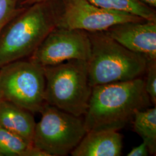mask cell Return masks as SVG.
Returning <instances> with one entry per match:
<instances>
[{"label": "cell", "instance_id": "30bf717a", "mask_svg": "<svg viewBox=\"0 0 156 156\" xmlns=\"http://www.w3.org/2000/svg\"><path fill=\"white\" fill-rule=\"evenodd\" d=\"M123 136L115 130L87 132L71 152L73 156H120L122 154Z\"/></svg>", "mask_w": 156, "mask_h": 156}, {"label": "cell", "instance_id": "7a4b0ae2", "mask_svg": "<svg viewBox=\"0 0 156 156\" xmlns=\"http://www.w3.org/2000/svg\"><path fill=\"white\" fill-rule=\"evenodd\" d=\"M57 22L55 0L26 7L0 33V67L29 57L56 27Z\"/></svg>", "mask_w": 156, "mask_h": 156}, {"label": "cell", "instance_id": "2e32d148", "mask_svg": "<svg viewBox=\"0 0 156 156\" xmlns=\"http://www.w3.org/2000/svg\"><path fill=\"white\" fill-rule=\"evenodd\" d=\"M145 73V90L153 105H156V60L149 62Z\"/></svg>", "mask_w": 156, "mask_h": 156}, {"label": "cell", "instance_id": "ba28073f", "mask_svg": "<svg viewBox=\"0 0 156 156\" xmlns=\"http://www.w3.org/2000/svg\"><path fill=\"white\" fill-rule=\"evenodd\" d=\"M91 43L87 31L56 27L29 57L30 62L42 67L54 66L69 60L87 61Z\"/></svg>", "mask_w": 156, "mask_h": 156}, {"label": "cell", "instance_id": "9c48e42d", "mask_svg": "<svg viewBox=\"0 0 156 156\" xmlns=\"http://www.w3.org/2000/svg\"><path fill=\"white\" fill-rule=\"evenodd\" d=\"M128 50L156 60V22L143 20L117 24L104 31Z\"/></svg>", "mask_w": 156, "mask_h": 156}, {"label": "cell", "instance_id": "44dd1931", "mask_svg": "<svg viewBox=\"0 0 156 156\" xmlns=\"http://www.w3.org/2000/svg\"><path fill=\"white\" fill-rule=\"evenodd\" d=\"M18 1H19V5L20 6L23 2H24L26 0H18Z\"/></svg>", "mask_w": 156, "mask_h": 156}, {"label": "cell", "instance_id": "4fadbf2b", "mask_svg": "<svg viewBox=\"0 0 156 156\" xmlns=\"http://www.w3.org/2000/svg\"><path fill=\"white\" fill-rule=\"evenodd\" d=\"M95 5L112 11L136 15L145 20L156 22L154 9L142 0H89Z\"/></svg>", "mask_w": 156, "mask_h": 156}, {"label": "cell", "instance_id": "9a60e30c", "mask_svg": "<svg viewBox=\"0 0 156 156\" xmlns=\"http://www.w3.org/2000/svg\"><path fill=\"white\" fill-rule=\"evenodd\" d=\"M26 7H20L18 0H0V33Z\"/></svg>", "mask_w": 156, "mask_h": 156}, {"label": "cell", "instance_id": "ac0fdd59", "mask_svg": "<svg viewBox=\"0 0 156 156\" xmlns=\"http://www.w3.org/2000/svg\"><path fill=\"white\" fill-rule=\"evenodd\" d=\"M23 156H50L45 151L41 150L34 145H30L24 152Z\"/></svg>", "mask_w": 156, "mask_h": 156}, {"label": "cell", "instance_id": "7c38bea8", "mask_svg": "<svg viewBox=\"0 0 156 156\" xmlns=\"http://www.w3.org/2000/svg\"><path fill=\"white\" fill-rule=\"evenodd\" d=\"M133 120L134 131L143 139L149 154L156 153V107L137 111Z\"/></svg>", "mask_w": 156, "mask_h": 156}, {"label": "cell", "instance_id": "5bb4252c", "mask_svg": "<svg viewBox=\"0 0 156 156\" xmlns=\"http://www.w3.org/2000/svg\"><path fill=\"white\" fill-rule=\"evenodd\" d=\"M31 145L0 126V153L2 156H23Z\"/></svg>", "mask_w": 156, "mask_h": 156}, {"label": "cell", "instance_id": "3957f363", "mask_svg": "<svg viewBox=\"0 0 156 156\" xmlns=\"http://www.w3.org/2000/svg\"><path fill=\"white\" fill-rule=\"evenodd\" d=\"M91 54L87 60L90 85L131 80L146 73L149 61L128 50L105 31L87 32Z\"/></svg>", "mask_w": 156, "mask_h": 156}, {"label": "cell", "instance_id": "d6986e66", "mask_svg": "<svg viewBox=\"0 0 156 156\" xmlns=\"http://www.w3.org/2000/svg\"><path fill=\"white\" fill-rule=\"evenodd\" d=\"M46 1H48V0H26L24 2H23L22 4L20 6V7H27L28 6L34 4L44 2Z\"/></svg>", "mask_w": 156, "mask_h": 156}, {"label": "cell", "instance_id": "ffe728a7", "mask_svg": "<svg viewBox=\"0 0 156 156\" xmlns=\"http://www.w3.org/2000/svg\"><path fill=\"white\" fill-rule=\"evenodd\" d=\"M142 1L153 8L156 7V0H142Z\"/></svg>", "mask_w": 156, "mask_h": 156}, {"label": "cell", "instance_id": "6da1fadb", "mask_svg": "<svg viewBox=\"0 0 156 156\" xmlns=\"http://www.w3.org/2000/svg\"><path fill=\"white\" fill-rule=\"evenodd\" d=\"M151 105L142 78L95 86L83 116L84 127L87 132L118 131L133 120L136 112Z\"/></svg>", "mask_w": 156, "mask_h": 156}, {"label": "cell", "instance_id": "277c9868", "mask_svg": "<svg viewBox=\"0 0 156 156\" xmlns=\"http://www.w3.org/2000/svg\"><path fill=\"white\" fill-rule=\"evenodd\" d=\"M45 78V102L83 117L87 111L92 91L87 62L69 60L43 67Z\"/></svg>", "mask_w": 156, "mask_h": 156}, {"label": "cell", "instance_id": "52a82bcc", "mask_svg": "<svg viewBox=\"0 0 156 156\" xmlns=\"http://www.w3.org/2000/svg\"><path fill=\"white\" fill-rule=\"evenodd\" d=\"M57 12L56 27L87 32L104 31L117 24L145 19L123 12L95 5L89 0H55Z\"/></svg>", "mask_w": 156, "mask_h": 156}, {"label": "cell", "instance_id": "8992f818", "mask_svg": "<svg viewBox=\"0 0 156 156\" xmlns=\"http://www.w3.org/2000/svg\"><path fill=\"white\" fill-rule=\"evenodd\" d=\"M36 123L33 144L50 156H65L78 146L87 131L83 119L46 103Z\"/></svg>", "mask_w": 156, "mask_h": 156}, {"label": "cell", "instance_id": "e0dca14e", "mask_svg": "<svg viewBox=\"0 0 156 156\" xmlns=\"http://www.w3.org/2000/svg\"><path fill=\"white\" fill-rule=\"evenodd\" d=\"M149 152L147 146L145 142H143L140 145L134 147L130 152L127 154V156H147Z\"/></svg>", "mask_w": 156, "mask_h": 156}, {"label": "cell", "instance_id": "5b68a950", "mask_svg": "<svg viewBox=\"0 0 156 156\" xmlns=\"http://www.w3.org/2000/svg\"><path fill=\"white\" fill-rule=\"evenodd\" d=\"M43 67L19 60L0 67V98L31 112L40 113L45 105Z\"/></svg>", "mask_w": 156, "mask_h": 156}, {"label": "cell", "instance_id": "7402d4cb", "mask_svg": "<svg viewBox=\"0 0 156 156\" xmlns=\"http://www.w3.org/2000/svg\"><path fill=\"white\" fill-rule=\"evenodd\" d=\"M2 100V99L0 98V102H1V101Z\"/></svg>", "mask_w": 156, "mask_h": 156}, {"label": "cell", "instance_id": "8fae6325", "mask_svg": "<svg viewBox=\"0 0 156 156\" xmlns=\"http://www.w3.org/2000/svg\"><path fill=\"white\" fill-rule=\"evenodd\" d=\"M33 114L11 102H0V126L30 144H33L36 125Z\"/></svg>", "mask_w": 156, "mask_h": 156}]
</instances>
